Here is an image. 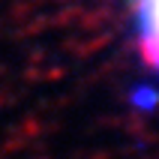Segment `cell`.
I'll use <instances>...</instances> for the list:
<instances>
[{"label": "cell", "instance_id": "cell-1", "mask_svg": "<svg viewBox=\"0 0 159 159\" xmlns=\"http://www.w3.org/2000/svg\"><path fill=\"white\" fill-rule=\"evenodd\" d=\"M135 33H138L144 60L159 72V0L135 3Z\"/></svg>", "mask_w": 159, "mask_h": 159}]
</instances>
